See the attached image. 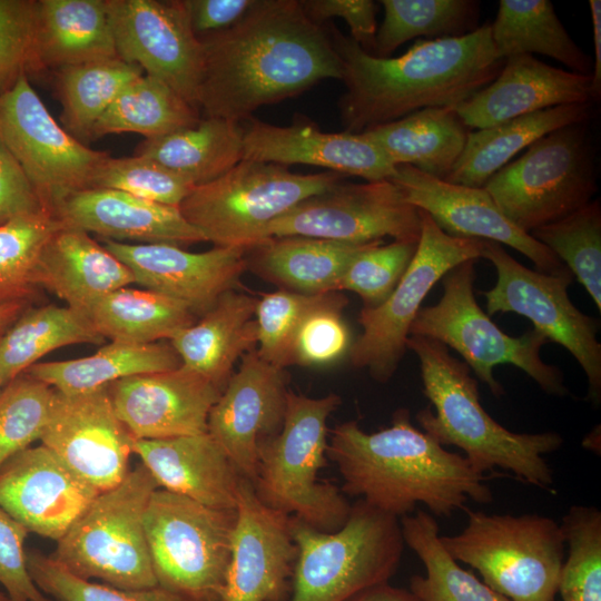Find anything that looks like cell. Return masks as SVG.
I'll use <instances>...</instances> for the list:
<instances>
[{"instance_id":"9c48e42d","label":"cell","mask_w":601,"mask_h":601,"mask_svg":"<svg viewBox=\"0 0 601 601\" xmlns=\"http://www.w3.org/2000/svg\"><path fill=\"white\" fill-rule=\"evenodd\" d=\"M343 177L333 171L296 174L286 166L243 159L220 177L195 186L179 210L205 242L248 250L267 239L272 221Z\"/></svg>"},{"instance_id":"d6986e66","label":"cell","mask_w":601,"mask_h":601,"mask_svg":"<svg viewBox=\"0 0 601 601\" xmlns=\"http://www.w3.org/2000/svg\"><path fill=\"white\" fill-rule=\"evenodd\" d=\"M235 511L230 561L218 601H283L297 556L292 516L265 505L246 477Z\"/></svg>"},{"instance_id":"91938a15","label":"cell","mask_w":601,"mask_h":601,"mask_svg":"<svg viewBox=\"0 0 601 601\" xmlns=\"http://www.w3.org/2000/svg\"><path fill=\"white\" fill-rule=\"evenodd\" d=\"M589 7L592 19L594 62L592 70V95L597 100L601 93V1L590 0Z\"/></svg>"},{"instance_id":"9a60e30c","label":"cell","mask_w":601,"mask_h":601,"mask_svg":"<svg viewBox=\"0 0 601 601\" xmlns=\"http://www.w3.org/2000/svg\"><path fill=\"white\" fill-rule=\"evenodd\" d=\"M0 139L48 210L63 196L90 187L97 168L108 156L58 125L27 75L0 93Z\"/></svg>"},{"instance_id":"8fae6325","label":"cell","mask_w":601,"mask_h":601,"mask_svg":"<svg viewBox=\"0 0 601 601\" xmlns=\"http://www.w3.org/2000/svg\"><path fill=\"white\" fill-rule=\"evenodd\" d=\"M474 264L475 260L464 262L442 278L440 300L421 307L411 325L410 336L428 337L456 351L495 397L504 394L503 386L493 375L494 367L502 364L522 370L543 392L565 396L569 391L562 371L540 357L548 338L534 328L521 336H511L477 305Z\"/></svg>"},{"instance_id":"277c9868","label":"cell","mask_w":601,"mask_h":601,"mask_svg":"<svg viewBox=\"0 0 601 601\" xmlns=\"http://www.w3.org/2000/svg\"><path fill=\"white\" fill-rule=\"evenodd\" d=\"M406 348L420 361L423 393L435 410L427 406L416 414L426 434L442 446L461 449L480 474L500 469L516 480L552 492L553 471L543 456L563 445L561 434L511 432L484 410L477 381L464 362L450 354L449 347L412 335Z\"/></svg>"},{"instance_id":"1f68e13d","label":"cell","mask_w":601,"mask_h":601,"mask_svg":"<svg viewBox=\"0 0 601 601\" xmlns=\"http://www.w3.org/2000/svg\"><path fill=\"white\" fill-rule=\"evenodd\" d=\"M380 242V240H376ZM376 242L356 244L331 239L270 237L247 250V266L282 287L305 295L338 292L351 262Z\"/></svg>"},{"instance_id":"c3c4849f","label":"cell","mask_w":601,"mask_h":601,"mask_svg":"<svg viewBox=\"0 0 601 601\" xmlns=\"http://www.w3.org/2000/svg\"><path fill=\"white\" fill-rule=\"evenodd\" d=\"M55 388L27 372L0 392V467L40 441L49 417Z\"/></svg>"},{"instance_id":"f1b7e54d","label":"cell","mask_w":601,"mask_h":601,"mask_svg":"<svg viewBox=\"0 0 601 601\" xmlns=\"http://www.w3.org/2000/svg\"><path fill=\"white\" fill-rule=\"evenodd\" d=\"M37 283L86 315L98 298L134 284L135 277L88 233L60 227L40 253Z\"/></svg>"},{"instance_id":"ba28073f","label":"cell","mask_w":601,"mask_h":601,"mask_svg":"<svg viewBox=\"0 0 601 601\" xmlns=\"http://www.w3.org/2000/svg\"><path fill=\"white\" fill-rule=\"evenodd\" d=\"M158 483L140 463L116 486L100 492L57 541L50 555L70 573L124 590L157 587L144 515Z\"/></svg>"},{"instance_id":"d4e9b609","label":"cell","mask_w":601,"mask_h":601,"mask_svg":"<svg viewBox=\"0 0 601 601\" xmlns=\"http://www.w3.org/2000/svg\"><path fill=\"white\" fill-rule=\"evenodd\" d=\"M245 122V160L286 167L296 164L324 167L366 181L388 179L395 170L384 151L364 134L326 132L302 115L289 126L253 118Z\"/></svg>"},{"instance_id":"44dd1931","label":"cell","mask_w":601,"mask_h":601,"mask_svg":"<svg viewBox=\"0 0 601 601\" xmlns=\"http://www.w3.org/2000/svg\"><path fill=\"white\" fill-rule=\"evenodd\" d=\"M388 180L449 235L510 246L543 273L566 267L548 247L512 224L483 187L447 183L410 165L395 166Z\"/></svg>"},{"instance_id":"ffe728a7","label":"cell","mask_w":601,"mask_h":601,"mask_svg":"<svg viewBox=\"0 0 601 601\" xmlns=\"http://www.w3.org/2000/svg\"><path fill=\"white\" fill-rule=\"evenodd\" d=\"M286 384L284 368L267 363L256 351L248 352L209 412L207 432L252 483L262 444L283 426Z\"/></svg>"},{"instance_id":"680465c9","label":"cell","mask_w":601,"mask_h":601,"mask_svg":"<svg viewBox=\"0 0 601 601\" xmlns=\"http://www.w3.org/2000/svg\"><path fill=\"white\" fill-rule=\"evenodd\" d=\"M194 33L200 38L237 23L255 0H183Z\"/></svg>"},{"instance_id":"f35d334b","label":"cell","mask_w":601,"mask_h":601,"mask_svg":"<svg viewBox=\"0 0 601 601\" xmlns=\"http://www.w3.org/2000/svg\"><path fill=\"white\" fill-rule=\"evenodd\" d=\"M87 315L68 306L26 308L0 336V380L6 385L48 353L73 344H104Z\"/></svg>"},{"instance_id":"6da1fadb","label":"cell","mask_w":601,"mask_h":601,"mask_svg":"<svg viewBox=\"0 0 601 601\" xmlns=\"http://www.w3.org/2000/svg\"><path fill=\"white\" fill-rule=\"evenodd\" d=\"M198 39L197 106L205 117L243 124L263 106L342 79L326 26L311 20L299 0H255L233 27Z\"/></svg>"},{"instance_id":"d6a6232c","label":"cell","mask_w":601,"mask_h":601,"mask_svg":"<svg viewBox=\"0 0 601 601\" xmlns=\"http://www.w3.org/2000/svg\"><path fill=\"white\" fill-rule=\"evenodd\" d=\"M591 111V104L564 105L471 130L461 156L444 180L483 187L521 150L559 128L589 121Z\"/></svg>"},{"instance_id":"ac0fdd59","label":"cell","mask_w":601,"mask_h":601,"mask_svg":"<svg viewBox=\"0 0 601 601\" xmlns=\"http://www.w3.org/2000/svg\"><path fill=\"white\" fill-rule=\"evenodd\" d=\"M134 440L107 386L80 394L55 390L40 442L99 492L118 485L130 471Z\"/></svg>"},{"instance_id":"8992f818","label":"cell","mask_w":601,"mask_h":601,"mask_svg":"<svg viewBox=\"0 0 601 601\" xmlns=\"http://www.w3.org/2000/svg\"><path fill=\"white\" fill-rule=\"evenodd\" d=\"M297 548L293 585L285 601H346L364 589L386 583L402 559L400 519L363 500L346 522L323 532L292 516Z\"/></svg>"},{"instance_id":"f907efd6","label":"cell","mask_w":601,"mask_h":601,"mask_svg":"<svg viewBox=\"0 0 601 601\" xmlns=\"http://www.w3.org/2000/svg\"><path fill=\"white\" fill-rule=\"evenodd\" d=\"M418 242L382 240L361 252L346 268L338 290L356 293L364 307H376L394 290L407 269Z\"/></svg>"},{"instance_id":"e0dca14e","label":"cell","mask_w":601,"mask_h":601,"mask_svg":"<svg viewBox=\"0 0 601 601\" xmlns=\"http://www.w3.org/2000/svg\"><path fill=\"white\" fill-rule=\"evenodd\" d=\"M117 56L197 107L203 48L183 0H107ZM199 109V108H198Z\"/></svg>"},{"instance_id":"74e56055","label":"cell","mask_w":601,"mask_h":601,"mask_svg":"<svg viewBox=\"0 0 601 601\" xmlns=\"http://www.w3.org/2000/svg\"><path fill=\"white\" fill-rule=\"evenodd\" d=\"M86 315L104 338L132 344L170 339L196 322V315L186 304L128 286L98 298Z\"/></svg>"},{"instance_id":"11a10c76","label":"cell","mask_w":601,"mask_h":601,"mask_svg":"<svg viewBox=\"0 0 601 601\" xmlns=\"http://www.w3.org/2000/svg\"><path fill=\"white\" fill-rule=\"evenodd\" d=\"M29 531L0 506V587L9 601H53L33 582L24 542Z\"/></svg>"},{"instance_id":"f5cc1de1","label":"cell","mask_w":601,"mask_h":601,"mask_svg":"<svg viewBox=\"0 0 601 601\" xmlns=\"http://www.w3.org/2000/svg\"><path fill=\"white\" fill-rule=\"evenodd\" d=\"M37 0H0V93L31 72Z\"/></svg>"},{"instance_id":"ab89813d","label":"cell","mask_w":601,"mask_h":601,"mask_svg":"<svg viewBox=\"0 0 601 601\" xmlns=\"http://www.w3.org/2000/svg\"><path fill=\"white\" fill-rule=\"evenodd\" d=\"M404 543L420 558L425 575H414L410 591L417 601H510L463 569L442 545L433 515L417 510L400 518Z\"/></svg>"},{"instance_id":"8d00e7d4","label":"cell","mask_w":601,"mask_h":601,"mask_svg":"<svg viewBox=\"0 0 601 601\" xmlns=\"http://www.w3.org/2000/svg\"><path fill=\"white\" fill-rule=\"evenodd\" d=\"M491 37L499 58L539 53L592 76L593 62L572 40L549 0H500Z\"/></svg>"},{"instance_id":"d590c367","label":"cell","mask_w":601,"mask_h":601,"mask_svg":"<svg viewBox=\"0 0 601 601\" xmlns=\"http://www.w3.org/2000/svg\"><path fill=\"white\" fill-rule=\"evenodd\" d=\"M183 365L164 343L110 342L86 357L37 363L26 372L65 394H80L134 375L173 371Z\"/></svg>"},{"instance_id":"603a6c76","label":"cell","mask_w":601,"mask_h":601,"mask_svg":"<svg viewBox=\"0 0 601 601\" xmlns=\"http://www.w3.org/2000/svg\"><path fill=\"white\" fill-rule=\"evenodd\" d=\"M100 492L40 444L0 467V506L29 533L59 541Z\"/></svg>"},{"instance_id":"db71d44e","label":"cell","mask_w":601,"mask_h":601,"mask_svg":"<svg viewBox=\"0 0 601 601\" xmlns=\"http://www.w3.org/2000/svg\"><path fill=\"white\" fill-rule=\"evenodd\" d=\"M341 302L312 312L302 323L293 344V364L328 365L341 358L349 347V332L341 312Z\"/></svg>"},{"instance_id":"7dc6e473","label":"cell","mask_w":601,"mask_h":601,"mask_svg":"<svg viewBox=\"0 0 601 601\" xmlns=\"http://www.w3.org/2000/svg\"><path fill=\"white\" fill-rule=\"evenodd\" d=\"M346 302L337 292L305 295L279 289L257 302V354L267 363L285 368L293 365V344L304 319L315 309Z\"/></svg>"},{"instance_id":"7402d4cb","label":"cell","mask_w":601,"mask_h":601,"mask_svg":"<svg viewBox=\"0 0 601 601\" xmlns=\"http://www.w3.org/2000/svg\"><path fill=\"white\" fill-rule=\"evenodd\" d=\"M102 245L131 270L136 284L186 304L196 316L233 290L247 267V249L240 247L191 253L167 243L102 239Z\"/></svg>"},{"instance_id":"836d02e7","label":"cell","mask_w":601,"mask_h":601,"mask_svg":"<svg viewBox=\"0 0 601 601\" xmlns=\"http://www.w3.org/2000/svg\"><path fill=\"white\" fill-rule=\"evenodd\" d=\"M454 108H425L364 134L394 166L410 165L445 179L461 156L469 132Z\"/></svg>"},{"instance_id":"b9f144b4","label":"cell","mask_w":601,"mask_h":601,"mask_svg":"<svg viewBox=\"0 0 601 601\" xmlns=\"http://www.w3.org/2000/svg\"><path fill=\"white\" fill-rule=\"evenodd\" d=\"M199 109L146 73L128 83L93 129V139L121 132L156 138L199 121Z\"/></svg>"},{"instance_id":"5b68a950","label":"cell","mask_w":601,"mask_h":601,"mask_svg":"<svg viewBox=\"0 0 601 601\" xmlns=\"http://www.w3.org/2000/svg\"><path fill=\"white\" fill-rule=\"evenodd\" d=\"M339 404L333 393L309 397L288 391L283 426L262 444L252 483L265 505L323 532L338 530L352 508L335 485L318 477L326 465L327 421Z\"/></svg>"},{"instance_id":"6f0895ef","label":"cell","mask_w":601,"mask_h":601,"mask_svg":"<svg viewBox=\"0 0 601 601\" xmlns=\"http://www.w3.org/2000/svg\"><path fill=\"white\" fill-rule=\"evenodd\" d=\"M46 209L18 160L0 139V224Z\"/></svg>"},{"instance_id":"60d3db41","label":"cell","mask_w":601,"mask_h":601,"mask_svg":"<svg viewBox=\"0 0 601 601\" xmlns=\"http://www.w3.org/2000/svg\"><path fill=\"white\" fill-rule=\"evenodd\" d=\"M55 75L62 126L86 145L93 140L96 125L121 90L144 71L116 57L63 67Z\"/></svg>"},{"instance_id":"52a82bcc","label":"cell","mask_w":601,"mask_h":601,"mask_svg":"<svg viewBox=\"0 0 601 601\" xmlns=\"http://www.w3.org/2000/svg\"><path fill=\"white\" fill-rule=\"evenodd\" d=\"M466 512L461 532L440 536L447 553L510 601H555L566 546L560 523L536 513Z\"/></svg>"},{"instance_id":"2e32d148","label":"cell","mask_w":601,"mask_h":601,"mask_svg":"<svg viewBox=\"0 0 601 601\" xmlns=\"http://www.w3.org/2000/svg\"><path fill=\"white\" fill-rule=\"evenodd\" d=\"M420 209L388 179L337 183L269 224L267 238L303 236L365 244L393 237L418 242Z\"/></svg>"},{"instance_id":"816d5d0a","label":"cell","mask_w":601,"mask_h":601,"mask_svg":"<svg viewBox=\"0 0 601 601\" xmlns=\"http://www.w3.org/2000/svg\"><path fill=\"white\" fill-rule=\"evenodd\" d=\"M29 573L36 585L53 601H184L160 587L124 590L83 580L70 573L50 555L27 551Z\"/></svg>"},{"instance_id":"e7e4bbea","label":"cell","mask_w":601,"mask_h":601,"mask_svg":"<svg viewBox=\"0 0 601 601\" xmlns=\"http://www.w3.org/2000/svg\"><path fill=\"white\" fill-rule=\"evenodd\" d=\"M4 384L2 383V381L0 380V392L1 390L3 388Z\"/></svg>"},{"instance_id":"3957f363","label":"cell","mask_w":601,"mask_h":601,"mask_svg":"<svg viewBox=\"0 0 601 601\" xmlns=\"http://www.w3.org/2000/svg\"><path fill=\"white\" fill-rule=\"evenodd\" d=\"M326 457L342 479V491L397 519L417 504L436 516H451L469 500L490 503L484 483L497 474H480L467 460L450 452L416 428L406 408H398L388 427L363 431L356 421L331 430Z\"/></svg>"},{"instance_id":"e575fe53","label":"cell","mask_w":601,"mask_h":601,"mask_svg":"<svg viewBox=\"0 0 601 601\" xmlns=\"http://www.w3.org/2000/svg\"><path fill=\"white\" fill-rule=\"evenodd\" d=\"M244 126L217 117L156 138L144 139L138 156L154 160L194 186L209 183L243 160Z\"/></svg>"},{"instance_id":"681fc988","label":"cell","mask_w":601,"mask_h":601,"mask_svg":"<svg viewBox=\"0 0 601 601\" xmlns=\"http://www.w3.org/2000/svg\"><path fill=\"white\" fill-rule=\"evenodd\" d=\"M90 187L117 189L149 201L179 207L195 186L149 158L138 155L114 158L108 155L97 168Z\"/></svg>"},{"instance_id":"9f6ffc18","label":"cell","mask_w":601,"mask_h":601,"mask_svg":"<svg viewBox=\"0 0 601 601\" xmlns=\"http://www.w3.org/2000/svg\"><path fill=\"white\" fill-rule=\"evenodd\" d=\"M307 17L318 24L338 17L346 21L351 38L366 52L375 46L377 6L372 0H302Z\"/></svg>"},{"instance_id":"30bf717a","label":"cell","mask_w":601,"mask_h":601,"mask_svg":"<svg viewBox=\"0 0 601 601\" xmlns=\"http://www.w3.org/2000/svg\"><path fill=\"white\" fill-rule=\"evenodd\" d=\"M483 188L503 215L528 234L582 208L598 190L595 148L588 121L541 137Z\"/></svg>"},{"instance_id":"f6af8a7d","label":"cell","mask_w":601,"mask_h":601,"mask_svg":"<svg viewBox=\"0 0 601 601\" xmlns=\"http://www.w3.org/2000/svg\"><path fill=\"white\" fill-rule=\"evenodd\" d=\"M530 235L548 247L582 284L601 311V204L593 199Z\"/></svg>"},{"instance_id":"4fadbf2b","label":"cell","mask_w":601,"mask_h":601,"mask_svg":"<svg viewBox=\"0 0 601 601\" xmlns=\"http://www.w3.org/2000/svg\"><path fill=\"white\" fill-rule=\"evenodd\" d=\"M421 234L416 252L391 295L376 307H363V332L349 348L355 367H365L378 382H387L406 349L410 328L422 303L451 269L482 257L483 239L452 236L420 209Z\"/></svg>"},{"instance_id":"94428289","label":"cell","mask_w":601,"mask_h":601,"mask_svg":"<svg viewBox=\"0 0 601 601\" xmlns=\"http://www.w3.org/2000/svg\"><path fill=\"white\" fill-rule=\"evenodd\" d=\"M346 601H417L410 590L391 585L388 582L370 587Z\"/></svg>"},{"instance_id":"7bdbcfd3","label":"cell","mask_w":601,"mask_h":601,"mask_svg":"<svg viewBox=\"0 0 601 601\" xmlns=\"http://www.w3.org/2000/svg\"><path fill=\"white\" fill-rule=\"evenodd\" d=\"M384 20L376 32L373 56L388 58L416 37H462L476 30L480 2L475 0H382Z\"/></svg>"},{"instance_id":"be15d7a7","label":"cell","mask_w":601,"mask_h":601,"mask_svg":"<svg viewBox=\"0 0 601 601\" xmlns=\"http://www.w3.org/2000/svg\"><path fill=\"white\" fill-rule=\"evenodd\" d=\"M0 601H9L6 592L3 591L1 587H0Z\"/></svg>"},{"instance_id":"cb8c5ba5","label":"cell","mask_w":601,"mask_h":601,"mask_svg":"<svg viewBox=\"0 0 601 601\" xmlns=\"http://www.w3.org/2000/svg\"><path fill=\"white\" fill-rule=\"evenodd\" d=\"M120 422L135 440H160L207 432L209 412L221 391L180 366L134 375L107 386Z\"/></svg>"},{"instance_id":"ee69618b","label":"cell","mask_w":601,"mask_h":601,"mask_svg":"<svg viewBox=\"0 0 601 601\" xmlns=\"http://www.w3.org/2000/svg\"><path fill=\"white\" fill-rule=\"evenodd\" d=\"M60 227L48 209L22 214L0 224V306L29 303L39 287L40 253Z\"/></svg>"},{"instance_id":"4316f807","label":"cell","mask_w":601,"mask_h":601,"mask_svg":"<svg viewBox=\"0 0 601 601\" xmlns=\"http://www.w3.org/2000/svg\"><path fill=\"white\" fill-rule=\"evenodd\" d=\"M50 213L61 227L93 233L102 239L174 245L205 242L179 207L111 188L88 187L72 191L57 200Z\"/></svg>"},{"instance_id":"7a4b0ae2","label":"cell","mask_w":601,"mask_h":601,"mask_svg":"<svg viewBox=\"0 0 601 601\" xmlns=\"http://www.w3.org/2000/svg\"><path fill=\"white\" fill-rule=\"evenodd\" d=\"M325 26L346 88L338 100L341 121L352 134L425 108H455L492 82L504 63L490 23L462 37L417 40L395 58L375 57L333 23Z\"/></svg>"},{"instance_id":"7c38bea8","label":"cell","mask_w":601,"mask_h":601,"mask_svg":"<svg viewBox=\"0 0 601 601\" xmlns=\"http://www.w3.org/2000/svg\"><path fill=\"white\" fill-rule=\"evenodd\" d=\"M235 510H218L158 487L144 528L158 587L184 601H218L230 561Z\"/></svg>"},{"instance_id":"484cf974","label":"cell","mask_w":601,"mask_h":601,"mask_svg":"<svg viewBox=\"0 0 601 601\" xmlns=\"http://www.w3.org/2000/svg\"><path fill=\"white\" fill-rule=\"evenodd\" d=\"M592 76L552 67L532 55L504 59L496 78L454 109L469 129L564 105L591 104Z\"/></svg>"},{"instance_id":"5bb4252c","label":"cell","mask_w":601,"mask_h":601,"mask_svg":"<svg viewBox=\"0 0 601 601\" xmlns=\"http://www.w3.org/2000/svg\"><path fill=\"white\" fill-rule=\"evenodd\" d=\"M482 257L496 270L495 285L483 293L489 315L515 313L529 318L548 341L563 346L579 363L588 381V400L601 402V344L599 323L571 302L568 267L555 273L533 270L515 260L504 247L483 239Z\"/></svg>"},{"instance_id":"4dcf8cb0","label":"cell","mask_w":601,"mask_h":601,"mask_svg":"<svg viewBox=\"0 0 601 601\" xmlns=\"http://www.w3.org/2000/svg\"><path fill=\"white\" fill-rule=\"evenodd\" d=\"M116 57L107 0H37L31 71Z\"/></svg>"},{"instance_id":"f546056e","label":"cell","mask_w":601,"mask_h":601,"mask_svg":"<svg viewBox=\"0 0 601 601\" xmlns=\"http://www.w3.org/2000/svg\"><path fill=\"white\" fill-rule=\"evenodd\" d=\"M257 302L253 296L228 290L200 321L179 331L169 343L183 366L223 391L238 357L257 345Z\"/></svg>"},{"instance_id":"bcb514c9","label":"cell","mask_w":601,"mask_h":601,"mask_svg":"<svg viewBox=\"0 0 601 601\" xmlns=\"http://www.w3.org/2000/svg\"><path fill=\"white\" fill-rule=\"evenodd\" d=\"M560 525L568 545L558 584L561 601H601V512L573 505Z\"/></svg>"},{"instance_id":"83f0119b","label":"cell","mask_w":601,"mask_h":601,"mask_svg":"<svg viewBox=\"0 0 601 601\" xmlns=\"http://www.w3.org/2000/svg\"><path fill=\"white\" fill-rule=\"evenodd\" d=\"M132 452L159 487L218 510H236L242 476L208 433L134 440Z\"/></svg>"},{"instance_id":"6125c7cd","label":"cell","mask_w":601,"mask_h":601,"mask_svg":"<svg viewBox=\"0 0 601 601\" xmlns=\"http://www.w3.org/2000/svg\"><path fill=\"white\" fill-rule=\"evenodd\" d=\"M28 304L13 303L0 306V336L16 322Z\"/></svg>"}]
</instances>
